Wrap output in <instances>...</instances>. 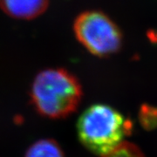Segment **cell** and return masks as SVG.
<instances>
[{"mask_svg":"<svg viewBox=\"0 0 157 157\" xmlns=\"http://www.w3.org/2000/svg\"><path fill=\"white\" fill-rule=\"evenodd\" d=\"M30 96L33 106L40 115L59 120L77 111L83 91L78 78L67 70L47 68L34 78Z\"/></svg>","mask_w":157,"mask_h":157,"instance_id":"1","label":"cell"},{"mask_svg":"<svg viewBox=\"0 0 157 157\" xmlns=\"http://www.w3.org/2000/svg\"><path fill=\"white\" fill-rule=\"evenodd\" d=\"M76 128L80 143L88 151L103 156L123 143L132 124L117 109L97 103L82 112Z\"/></svg>","mask_w":157,"mask_h":157,"instance_id":"2","label":"cell"},{"mask_svg":"<svg viewBox=\"0 0 157 157\" xmlns=\"http://www.w3.org/2000/svg\"><path fill=\"white\" fill-rule=\"evenodd\" d=\"M76 39L92 54L109 56L120 50L122 36L112 19L99 11L80 13L73 23Z\"/></svg>","mask_w":157,"mask_h":157,"instance_id":"3","label":"cell"},{"mask_svg":"<svg viewBox=\"0 0 157 157\" xmlns=\"http://www.w3.org/2000/svg\"><path fill=\"white\" fill-rule=\"evenodd\" d=\"M49 0H0V9L17 19H33L47 9Z\"/></svg>","mask_w":157,"mask_h":157,"instance_id":"4","label":"cell"},{"mask_svg":"<svg viewBox=\"0 0 157 157\" xmlns=\"http://www.w3.org/2000/svg\"><path fill=\"white\" fill-rule=\"evenodd\" d=\"M25 157H65V155L56 140L41 139L29 147Z\"/></svg>","mask_w":157,"mask_h":157,"instance_id":"5","label":"cell"},{"mask_svg":"<svg viewBox=\"0 0 157 157\" xmlns=\"http://www.w3.org/2000/svg\"><path fill=\"white\" fill-rule=\"evenodd\" d=\"M100 157H145L143 153L140 151L137 147L129 143L127 141H124L121 145L118 147L116 149L107 154L106 155Z\"/></svg>","mask_w":157,"mask_h":157,"instance_id":"6","label":"cell"}]
</instances>
